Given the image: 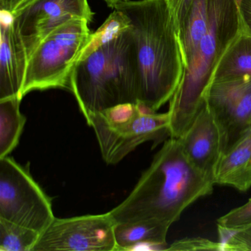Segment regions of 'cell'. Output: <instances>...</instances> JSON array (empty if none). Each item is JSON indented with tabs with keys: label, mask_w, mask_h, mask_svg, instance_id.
<instances>
[{
	"label": "cell",
	"mask_w": 251,
	"mask_h": 251,
	"mask_svg": "<svg viewBox=\"0 0 251 251\" xmlns=\"http://www.w3.org/2000/svg\"><path fill=\"white\" fill-rule=\"evenodd\" d=\"M169 228V226L153 221L117 223L114 226L117 251L141 249L142 246L167 250Z\"/></svg>",
	"instance_id": "cell-14"
},
{
	"label": "cell",
	"mask_w": 251,
	"mask_h": 251,
	"mask_svg": "<svg viewBox=\"0 0 251 251\" xmlns=\"http://www.w3.org/2000/svg\"><path fill=\"white\" fill-rule=\"evenodd\" d=\"M214 183L232 186L240 192L251 187V129L223 155Z\"/></svg>",
	"instance_id": "cell-13"
},
{
	"label": "cell",
	"mask_w": 251,
	"mask_h": 251,
	"mask_svg": "<svg viewBox=\"0 0 251 251\" xmlns=\"http://www.w3.org/2000/svg\"><path fill=\"white\" fill-rule=\"evenodd\" d=\"M215 183L185 155L180 139L170 137L154 155L128 196L109 211L115 224L153 221L170 226Z\"/></svg>",
	"instance_id": "cell-1"
},
{
	"label": "cell",
	"mask_w": 251,
	"mask_h": 251,
	"mask_svg": "<svg viewBox=\"0 0 251 251\" xmlns=\"http://www.w3.org/2000/svg\"><path fill=\"white\" fill-rule=\"evenodd\" d=\"M239 1H240V0H237V2H239Z\"/></svg>",
	"instance_id": "cell-27"
},
{
	"label": "cell",
	"mask_w": 251,
	"mask_h": 251,
	"mask_svg": "<svg viewBox=\"0 0 251 251\" xmlns=\"http://www.w3.org/2000/svg\"><path fill=\"white\" fill-rule=\"evenodd\" d=\"M166 1L173 17L179 42H180L183 36L186 19L194 0H166Z\"/></svg>",
	"instance_id": "cell-22"
},
{
	"label": "cell",
	"mask_w": 251,
	"mask_h": 251,
	"mask_svg": "<svg viewBox=\"0 0 251 251\" xmlns=\"http://www.w3.org/2000/svg\"><path fill=\"white\" fill-rule=\"evenodd\" d=\"M251 77V36L242 31L220 60L213 81Z\"/></svg>",
	"instance_id": "cell-15"
},
{
	"label": "cell",
	"mask_w": 251,
	"mask_h": 251,
	"mask_svg": "<svg viewBox=\"0 0 251 251\" xmlns=\"http://www.w3.org/2000/svg\"><path fill=\"white\" fill-rule=\"evenodd\" d=\"M138 66L131 26L115 39L77 61L70 90L87 123L115 105L136 103Z\"/></svg>",
	"instance_id": "cell-3"
},
{
	"label": "cell",
	"mask_w": 251,
	"mask_h": 251,
	"mask_svg": "<svg viewBox=\"0 0 251 251\" xmlns=\"http://www.w3.org/2000/svg\"><path fill=\"white\" fill-rule=\"evenodd\" d=\"M39 236L33 229L0 219L1 251H32Z\"/></svg>",
	"instance_id": "cell-18"
},
{
	"label": "cell",
	"mask_w": 251,
	"mask_h": 251,
	"mask_svg": "<svg viewBox=\"0 0 251 251\" xmlns=\"http://www.w3.org/2000/svg\"><path fill=\"white\" fill-rule=\"evenodd\" d=\"M243 31L237 0H208L206 33L170 100V136L180 139L203 102L220 60Z\"/></svg>",
	"instance_id": "cell-4"
},
{
	"label": "cell",
	"mask_w": 251,
	"mask_h": 251,
	"mask_svg": "<svg viewBox=\"0 0 251 251\" xmlns=\"http://www.w3.org/2000/svg\"><path fill=\"white\" fill-rule=\"evenodd\" d=\"M208 0H194L180 42L184 70L193 60L198 47L208 29Z\"/></svg>",
	"instance_id": "cell-17"
},
{
	"label": "cell",
	"mask_w": 251,
	"mask_h": 251,
	"mask_svg": "<svg viewBox=\"0 0 251 251\" xmlns=\"http://www.w3.org/2000/svg\"><path fill=\"white\" fill-rule=\"evenodd\" d=\"M102 158L117 164L139 145L170 136L168 112L158 114L136 103H124L104 110L91 117Z\"/></svg>",
	"instance_id": "cell-5"
},
{
	"label": "cell",
	"mask_w": 251,
	"mask_h": 251,
	"mask_svg": "<svg viewBox=\"0 0 251 251\" xmlns=\"http://www.w3.org/2000/svg\"><path fill=\"white\" fill-rule=\"evenodd\" d=\"M238 5L243 30L251 36V0H240Z\"/></svg>",
	"instance_id": "cell-24"
},
{
	"label": "cell",
	"mask_w": 251,
	"mask_h": 251,
	"mask_svg": "<svg viewBox=\"0 0 251 251\" xmlns=\"http://www.w3.org/2000/svg\"><path fill=\"white\" fill-rule=\"evenodd\" d=\"M33 0H0L1 11L14 14Z\"/></svg>",
	"instance_id": "cell-25"
},
{
	"label": "cell",
	"mask_w": 251,
	"mask_h": 251,
	"mask_svg": "<svg viewBox=\"0 0 251 251\" xmlns=\"http://www.w3.org/2000/svg\"><path fill=\"white\" fill-rule=\"evenodd\" d=\"M89 23L71 20L48 35L27 63L21 98L33 91L70 89V77L90 39Z\"/></svg>",
	"instance_id": "cell-6"
},
{
	"label": "cell",
	"mask_w": 251,
	"mask_h": 251,
	"mask_svg": "<svg viewBox=\"0 0 251 251\" xmlns=\"http://www.w3.org/2000/svg\"><path fill=\"white\" fill-rule=\"evenodd\" d=\"M18 97L0 100V158L8 156L18 145L26 118L20 111Z\"/></svg>",
	"instance_id": "cell-16"
},
{
	"label": "cell",
	"mask_w": 251,
	"mask_h": 251,
	"mask_svg": "<svg viewBox=\"0 0 251 251\" xmlns=\"http://www.w3.org/2000/svg\"><path fill=\"white\" fill-rule=\"evenodd\" d=\"M55 218L50 198L30 170L8 155L0 158V219L41 234Z\"/></svg>",
	"instance_id": "cell-7"
},
{
	"label": "cell",
	"mask_w": 251,
	"mask_h": 251,
	"mask_svg": "<svg viewBox=\"0 0 251 251\" xmlns=\"http://www.w3.org/2000/svg\"><path fill=\"white\" fill-rule=\"evenodd\" d=\"M114 9L128 18L133 31L138 102L157 112L173 98L184 73L180 42L167 1L126 0Z\"/></svg>",
	"instance_id": "cell-2"
},
{
	"label": "cell",
	"mask_w": 251,
	"mask_h": 251,
	"mask_svg": "<svg viewBox=\"0 0 251 251\" xmlns=\"http://www.w3.org/2000/svg\"><path fill=\"white\" fill-rule=\"evenodd\" d=\"M205 102L220 130L223 155L251 129V77L211 82Z\"/></svg>",
	"instance_id": "cell-9"
},
{
	"label": "cell",
	"mask_w": 251,
	"mask_h": 251,
	"mask_svg": "<svg viewBox=\"0 0 251 251\" xmlns=\"http://www.w3.org/2000/svg\"><path fill=\"white\" fill-rule=\"evenodd\" d=\"M219 232H231L251 226V198L217 220Z\"/></svg>",
	"instance_id": "cell-20"
},
{
	"label": "cell",
	"mask_w": 251,
	"mask_h": 251,
	"mask_svg": "<svg viewBox=\"0 0 251 251\" xmlns=\"http://www.w3.org/2000/svg\"><path fill=\"white\" fill-rule=\"evenodd\" d=\"M222 251H251V226L231 232H219Z\"/></svg>",
	"instance_id": "cell-21"
},
{
	"label": "cell",
	"mask_w": 251,
	"mask_h": 251,
	"mask_svg": "<svg viewBox=\"0 0 251 251\" xmlns=\"http://www.w3.org/2000/svg\"><path fill=\"white\" fill-rule=\"evenodd\" d=\"M106 2L107 5L110 8H114L117 4L120 2H123V1H126V0H104Z\"/></svg>",
	"instance_id": "cell-26"
},
{
	"label": "cell",
	"mask_w": 251,
	"mask_h": 251,
	"mask_svg": "<svg viewBox=\"0 0 251 251\" xmlns=\"http://www.w3.org/2000/svg\"><path fill=\"white\" fill-rule=\"evenodd\" d=\"M114 226L109 212L55 217L32 251H115Z\"/></svg>",
	"instance_id": "cell-8"
},
{
	"label": "cell",
	"mask_w": 251,
	"mask_h": 251,
	"mask_svg": "<svg viewBox=\"0 0 251 251\" xmlns=\"http://www.w3.org/2000/svg\"><path fill=\"white\" fill-rule=\"evenodd\" d=\"M167 251H222L220 242L203 238H186L173 242Z\"/></svg>",
	"instance_id": "cell-23"
},
{
	"label": "cell",
	"mask_w": 251,
	"mask_h": 251,
	"mask_svg": "<svg viewBox=\"0 0 251 251\" xmlns=\"http://www.w3.org/2000/svg\"><path fill=\"white\" fill-rule=\"evenodd\" d=\"M0 32V100L22 99L28 57L12 14L1 11Z\"/></svg>",
	"instance_id": "cell-12"
},
{
	"label": "cell",
	"mask_w": 251,
	"mask_h": 251,
	"mask_svg": "<svg viewBox=\"0 0 251 251\" xmlns=\"http://www.w3.org/2000/svg\"><path fill=\"white\" fill-rule=\"evenodd\" d=\"M179 139L191 164L214 183L223 151L220 130L205 102Z\"/></svg>",
	"instance_id": "cell-11"
},
{
	"label": "cell",
	"mask_w": 251,
	"mask_h": 251,
	"mask_svg": "<svg viewBox=\"0 0 251 251\" xmlns=\"http://www.w3.org/2000/svg\"><path fill=\"white\" fill-rule=\"evenodd\" d=\"M130 27L128 18L121 11L114 9L102 26L95 33L91 34L89 42L83 49L78 61L87 56L99 47L115 39Z\"/></svg>",
	"instance_id": "cell-19"
},
{
	"label": "cell",
	"mask_w": 251,
	"mask_h": 251,
	"mask_svg": "<svg viewBox=\"0 0 251 251\" xmlns=\"http://www.w3.org/2000/svg\"><path fill=\"white\" fill-rule=\"evenodd\" d=\"M13 17L29 59L41 42L54 30L76 19L90 23L94 14L88 0H33Z\"/></svg>",
	"instance_id": "cell-10"
}]
</instances>
